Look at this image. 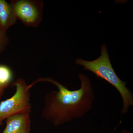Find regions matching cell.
<instances>
[{
    "label": "cell",
    "mask_w": 133,
    "mask_h": 133,
    "mask_svg": "<svg viewBox=\"0 0 133 133\" xmlns=\"http://www.w3.org/2000/svg\"><path fill=\"white\" fill-rule=\"evenodd\" d=\"M81 87L70 90L65 86L51 78H40L29 85L47 82L56 85L58 91H51L44 97L42 117L55 126L61 125L74 118H81L91 108L94 94L90 79L83 74L78 75Z\"/></svg>",
    "instance_id": "obj_1"
},
{
    "label": "cell",
    "mask_w": 133,
    "mask_h": 133,
    "mask_svg": "<svg viewBox=\"0 0 133 133\" xmlns=\"http://www.w3.org/2000/svg\"><path fill=\"white\" fill-rule=\"evenodd\" d=\"M101 55L99 57L91 61L81 58L75 60L76 64L84 66L85 70L90 71L98 78L104 79L116 88L123 100V106L121 114H126L131 106L133 105V94L127 87L126 82L122 81L117 76L112 66L107 48L105 43L101 48Z\"/></svg>",
    "instance_id": "obj_2"
},
{
    "label": "cell",
    "mask_w": 133,
    "mask_h": 133,
    "mask_svg": "<svg viewBox=\"0 0 133 133\" xmlns=\"http://www.w3.org/2000/svg\"><path fill=\"white\" fill-rule=\"evenodd\" d=\"M12 86L16 88L15 94L0 104V125L10 116L31 112L30 88L26 81L23 78H18Z\"/></svg>",
    "instance_id": "obj_3"
},
{
    "label": "cell",
    "mask_w": 133,
    "mask_h": 133,
    "mask_svg": "<svg viewBox=\"0 0 133 133\" xmlns=\"http://www.w3.org/2000/svg\"><path fill=\"white\" fill-rule=\"evenodd\" d=\"M10 3L17 20L26 26L37 27L42 21L43 8L42 1L14 0Z\"/></svg>",
    "instance_id": "obj_4"
},
{
    "label": "cell",
    "mask_w": 133,
    "mask_h": 133,
    "mask_svg": "<svg viewBox=\"0 0 133 133\" xmlns=\"http://www.w3.org/2000/svg\"><path fill=\"white\" fill-rule=\"evenodd\" d=\"M30 114L16 115L6 119V126L2 133H30Z\"/></svg>",
    "instance_id": "obj_5"
},
{
    "label": "cell",
    "mask_w": 133,
    "mask_h": 133,
    "mask_svg": "<svg viewBox=\"0 0 133 133\" xmlns=\"http://www.w3.org/2000/svg\"><path fill=\"white\" fill-rule=\"evenodd\" d=\"M17 20L10 3L5 0H0V29L6 33Z\"/></svg>",
    "instance_id": "obj_6"
},
{
    "label": "cell",
    "mask_w": 133,
    "mask_h": 133,
    "mask_svg": "<svg viewBox=\"0 0 133 133\" xmlns=\"http://www.w3.org/2000/svg\"><path fill=\"white\" fill-rule=\"evenodd\" d=\"M12 72L8 66L0 65V84L8 85L12 78Z\"/></svg>",
    "instance_id": "obj_7"
},
{
    "label": "cell",
    "mask_w": 133,
    "mask_h": 133,
    "mask_svg": "<svg viewBox=\"0 0 133 133\" xmlns=\"http://www.w3.org/2000/svg\"><path fill=\"white\" fill-rule=\"evenodd\" d=\"M9 43V39L6 33L0 29V55L1 54Z\"/></svg>",
    "instance_id": "obj_8"
},
{
    "label": "cell",
    "mask_w": 133,
    "mask_h": 133,
    "mask_svg": "<svg viewBox=\"0 0 133 133\" xmlns=\"http://www.w3.org/2000/svg\"><path fill=\"white\" fill-rule=\"evenodd\" d=\"M8 85H3L0 84V96L5 90V88L8 87Z\"/></svg>",
    "instance_id": "obj_9"
}]
</instances>
